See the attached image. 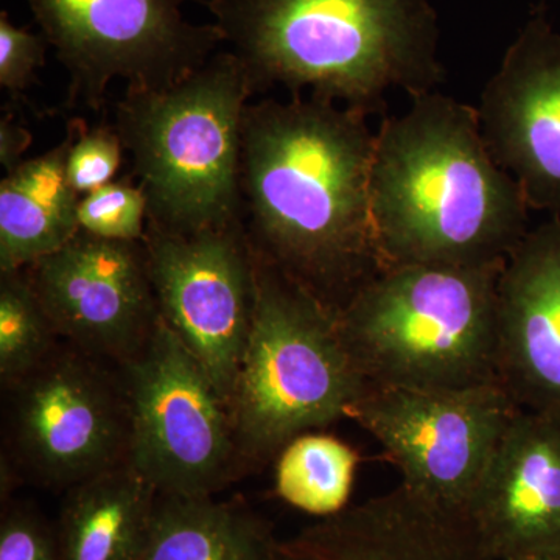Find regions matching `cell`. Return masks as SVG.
Instances as JSON below:
<instances>
[{
  "label": "cell",
  "instance_id": "10",
  "mask_svg": "<svg viewBox=\"0 0 560 560\" xmlns=\"http://www.w3.org/2000/svg\"><path fill=\"white\" fill-rule=\"evenodd\" d=\"M518 410L501 385L460 390L368 385L348 419L378 441L400 470V486L464 514Z\"/></svg>",
  "mask_w": 560,
  "mask_h": 560
},
{
  "label": "cell",
  "instance_id": "8",
  "mask_svg": "<svg viewBox=\"0 0 560 560\" xmlns=\"http://www.w3.org/2000/svg\"><path fill=\"white\" fill-rule=\"evenodd\" d=\"M7 390L10 474L68 490L128 463L131 419L119 364L62 341Z\"/></svg>",
  "mask_w": 560,
  "mask_h": 560
},
{
  "label": "cell",
  "instance_id": "24",
  "mask_svg": "<svg viewBox=\"0 0 560 560\" xmlns=\"http://www.w3.org/2000/svg\"><path fill=\"white\" fill-rule=\"evenodd\" d=\"M0 560H61L55 528L31 504L10 503L3 510Z\"/></svg>",
  "mask_w": 560,
  "mask_h": 560
},
{
  "label": "cell",
  "instance_id": "11",
  "mask_svg": "<svg viewBox=\"0 0 560 560\" xmlns=\"http://www.w3.org/2000/svg\"><path fill=\"white\" fill-rule=\"evenodd\" d=\"M143 243L162 320L231 405L256 302L245 223L191 234L147 223Z\"/></svg>",
  "mask_w": 560,
  "mask_h": 560
},
{
  "label": "cell",
  "instance_id": "4",
  "mask_svg": "<svg viewBox=\"0 0 560 560\" xmlns=\"http://www.w3.org/2000/svg\"><path fill=\"white\" fill-rule=\"evenodd\" d=\"M506 261L383 268L337 313L342 345L371 386L501 385L499 282Z\"/></svg>",
  "mask_w": 560,
  "mask_h": 560
},
{
  "label": "cell",
  "instance_id": "5",
  "mask_svg": "<svg viewBox=\"0 0 560 560\" xmlns=\"http://www.w3.org/2000/svg\"><path fill=\"white\" fill-rule=\"evenodd\" d=\"M250 95L232 51L164 90L128 86L116 130L149 201V223L179 234L245 223L242 125Z\"/></svg>",
  "mask_w": 560,
  "mask_h": 560
},
{
  "label": "cell",
  "instance_id": "2",
  "mask_svg": "<svg viewBox=\"0 0 560 560\" xmlns=\"http://www.w3.org/2000/svg\"><path fill=\"white\" fill-rule=\"evenodd\" d=\"M412 98L375 135L371 212L383 268L506 261L528 205L482 139L477 108L440 92Z\"/></svg>",
  "mask_w": 560,
  "mask_h": 560
},
{
  "label": "cell",
  "instance_id": "27",
  "mask_svg": "<svg viewBox=\"0 0 560 560\" xmlns=\"http://www.w3.org/2000/svg\"><path fill=\"white\" fill-rule=\"evenodd\" d=\"M512 560H560V551L545 552V555L526 556V558Z\"/></svg>",
  "mask_w": 560,
  "mask_h": 560
},
{
  "label": "cell",
  "instance_id": "15",
  "mask_svg": "<svg viewBox=\"0 0 560 560\" xmlns=\"http://www.w3.org/2000/svg\"><path fill=\"white\" fill-rule=\"evenodd\" d=\"M500 383L522 410L560 419V217L529 231L499 282Z\"/></svg>",
  "mask_w": 560,
  "mask_h": 560
},
{
  "label": "cell",
  "instance_id": "20",
  "mask_svg": "<svg viewBox=\"0 0 560 560\" xmlns=\"http://www.w3.org/2000/svg\"><path fill=\"white\" fill-rule=\"evenodd\" d=\"M359 463V453L346 442L308 431L276 456V492L305 514L331 517L348 510Z\"/></svg>",
  "mask_w": 560,
  "mask_h": 560
},
{
  "label": "cell",
  "instance_id": "23",
  "mask_svg": "<svg viewBox=\"0 0 560 560\" xmlns=\"http://www.w3.org/2000/svg\"><path fill=\"white\" fill-rule=\"evenodd\" d=\"M124 142L116 128L80 130L70 145L66 175L70 187L80 195L91 194L113 183L124 161Z\"/></svg>",
  "mask_w": 560,
  "mask_h": 560
},
{
  "label": "cell",
  "instance_id": "6",
  "mask_svg": "<svg viewBox=\"0 0 560 560\" xmlns=\"http://www.w3.org/2000/svg\"><path fill=\"white\" fill-rule=\"evenodd\" d=\"M253 254V327L230 405L246 467L276 458L300 434L348 418L368 388L342 345L337 313Z\"/></svg>",
  "mask_w": 560,
  "mask_h": 560
},
{
  "label": "cell",
  "instance_id": "16",
  "mask_svg": "<svg viewBox=\"0 0 560 560\" xmlns=\"http://www.w3.org/2000/svg\"><path fill=\"white\" fill-rule=\"evenodd\" d=\"M276 560H495L466 515L405 489L323 518L279 541Z\"/></svg>",
  "mask_w": 560,
  "mask_h": 560
},
{
  "label": "cell",
  "instance_id": "19",
  "mask_svg": "<svg viewBox=\"0 0 560 560\" xmlns=\"http://www.w3.org/2000/svg\"><path fill=\"white\" fill-rule=\"evenodd\" d=\"M278 545L246 504L158 493L140 560H276Z\"/></svg>",
  "mask_w": 560,
  "mask_h": 560
},
{
  "label": "cell",
  "instance_id": "1",
  "mask_svg": "<svg viewBox=\"0 0 560 560\" xmlns=\"http://www.w3.org/2000/svg\"><path fill=\"white\" fill-rule=\"evenodd\" d=\"M375 135L324 98L248 103L242 198L253 248L338 313L383 270L371 212Z\"/></svg>",
  "mask_w": 560,
  "mask_h": 560
},
{
  "label": "cell",
  "instance_id": "18",
  "mask_svg": "<svg viewBox=\"0 0 560 560\" xmlns=\"http://www.w3.org/2000/svg\"><path fill=\"white\" fill-rule=\"evenodd\" d=\"M156 499L130 463L66 490L55 526L61 560H140Z\"/></svg>",
  "mask_w": 560,
  "mask_h": 560
},
{
  "label": "cell",
  "instance_id": "13",
  "mask_svg": "<svg viewBox=\"0 0 560 560\" xmlns=\"http://www.w3.org/2000/svg\"><path fill=\"white\" fill-rule=\"evenodd\" d=\"M493 161L517 180L529 210L560 212V33L544 11L508 47L477 108Z\"/></svg>",
  "mask_w": 560,
  "mask_h": 560
},
{
  "label": "cell",
  "instance_id": "22",
  "mask_svg": "<svg viewBox=\"0 0 560 560\" xmlns=\"http://www.w3.org/2000/svg\"><path fill=\"white\" fill-rule=\"evenodd\" d=\"M149 223V201L140 186L113 180L80 198L81 232L106 241L142 242Z\"/></svg>",
  "mask_w": 560,
  "mask_h": 560
},
{
  "label": "cell",
  "instance_id": "25",
  "mask_svg": "<svg viewBox=\"0 0 560 560\" xmlns=\"http://www.w3.org/2000/svg\"><path fill=\"white\" fill-rule=\"evenodd\" d=\"M49 43L27 28L16 27L9 13L0 14V86L11 95L21 94L32 83L36 70L46 62Z\"/></svg>",
  "mask_w": 560,
  "mask_h": 560
},
{
  "label": "cell",
  "instance_id": "14",
  "mask_svg": "<svg viewBox=\"0 0 560 560\" xmlns=\"http://www.w3.org/2000/svg\"><path fill=\"white\" fill-rule=\"evenodd\" d=\"M464 515L495 560L560 551V419L515 412Z\"/></svg>",
  "mask_w": 560,
  "mask_h": 560
},
{
  "label": "cell",
  "instance_id": "9",
  "mask_svg": "<svg viewBox=\"0 0 560 560\" xmlns=\"http://www.w3.org/2000/svg\"><path fill=\"white\" fill-rule=\"evenodd\" d=\"M70 77V102L101 109L110 81L164 90L213 57L215 24H191L180 0H27Z\"/></svg>",
  "mask_w": 560,
  "mask_h": 560
},
{
  "label": "cell",
  "instance_id": "17",
  "mask_svg": "<svg viewBox=\"0 0 560 560\" xmlns=\"http://www.w3.org/2000/svg\"><path fill=\"white\" fill-rule=\"evenodd\" d=\"M77 132L46 154L24 161L0 184V271L24 270L80 232V195L66 162Z\"/></svg>",
  "mask_w": 560,
  "mask_h": 560
},
{
  "label": "cell",
  "instance_id": "26",
  "mask_svg": "<svg viewBox=\"0 0 560 560\" xmlns=\"http://www.w3.org/2000/svg\"><path fill=\"white\" fill-rule=\"evenodd\" d=\"M31 142V132L16 125L10 116L3 117L0 121V162L7 173L13 172L24 162L21 158Z\"/></svg>",
  "mask_w": 560,
  "mask_h": 560
},
{
  "label": "cell",
  "instance_id": "3",
  "mask_svg": "<svg viewBox=\"0 0 560 560\" xmlns=\"http://www.w3.org/2000/svg\"><path fill=\"white\" fill-rule=\"evenodd\" d=\"M242 62L253 94L301 95L382 113L385 95L444 81L430 0H201Z\"/></svg>",
  "mask_w": 560,
  "mask_h": 560
},
{
  "label": "cell",
  "instance_id": "7",
  "mask_svg": "<svg viewBox=\"0 0 560 560\" xmlns=\"http://www.w3.org/2000/svg\"><path fill=\"white\" fill-rule=\"evenodd\" d=\"M120 371L130 405L128 463L160 495H215L242 474L230 405L161 316Z\"/></svg>",
  "mask_w": 560,
  "mask_h": 560
},
{
  "label": "cell",
  "instance_id": "21",
  "mask_svg": "<svg viewBox=\"0 0 560 560\" xmlns=\"http://www.w3.org/2000/svg\"><path fill=\"white\" fill-rule=\"evenodd\" d=\"M61 342L27 272L0 271V383L3 390L38 370Z\"/></svg>",
  "mask_w": 560,
  "mask_h": 560
},
{
  "label": "cell",
  "instance_id": "12",
  "mask_svg": "<svg viewBox=\"0 0 560 560\" xmlns=\"http://www.w3.org/2000/svg\"><path fill=\"white\" fill-rule=\"evenodd\" d=\"M61 341L124 364L160 320L145 243L79 232L50 256L24 268Z\"/></svg>",
  "mask_w": 560,
  "mask_h": 560
}]
</instances>
